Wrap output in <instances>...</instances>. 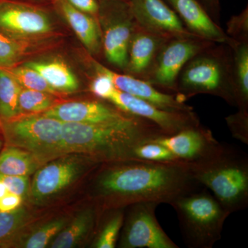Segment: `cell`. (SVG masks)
<instances>
[{
    "mask_svg": "<svg viewBox=\"0 0 248 248\" xmlns=\"http://www.w3.org/2000/svg\"><path fill=\"white\" fill-rule=\"evenodd\" d=\"M62 125L43 114H30L0 120V130L4 145L30 152L46 163L64 155Z\"/></svg>",
    "mask_w": 248,
    "mask_h": 248,
    "instance_id": "6",
    "label": "cell"
},
{
    "mask_svg": "<svg viewBox=\"0 0 248 248\" xmlns=\"http://www.w3.org/2000/svg\"><path fill=\"white\" fill-rule=\"evenodd\" d=\"M99 164L91 156L76 153L63 155L50 160L34 173L26 202L34 205H46Z\"/></svg>",
    "mask_w": 248,
    "mask_h": 248,
    "instance_id": "7",
    "label": "cell"
},
{
    "mask_svg": "<svg viewBox=\"0 0 248 248\" xmlns=\"http://www.w3.org/2000/svg\"><path fill=\"white\" fill-rule=\"evenodd\" d=\"M99 22L103 25L102 50L106 59L112 66L125 71L135 26L128 0H102Z\"/></svg>",
    "mask_w": 248,
    "mask_h": 248,
    "instance_id": "8",
    "label": "cell"
},
{
    "mask_svg": "<svg viewBox=\"0 0 248 248\" xmlns=\"http://www.w3.org/2000/svg\"><path fill=\"white\" fill-rule=\"evenodd\" d=\"M35 219L32 212L22 205L13 211L0 212V248H16L21 236Z\"/></svg>",
    "mask_w": 248,
    "mask_h": 248,
    "instance_id": "23",
    "label": "cell"
},
{
    "mask_svg": "<svg viewBox=\"0 0 248 248\" xmlns=\"http://www.w3.org/2000/svg\"><path fill=\"white\" fill-rule=\"evenodd\" d=\"M96 76L90 85V91L96 97L107 100L116 89L112 80L107 75L95 72Z\"/></svg>",
    "mask_w": 248,
    "mask_h": 248,
    "instance_id": "35",
    "label": "cell"
},
{
    "mask_svg": "<svg viewBox=\"0 0 248 248\" xmlns=\"http://www.w3.org/2000/svg\"><path fill=\"white\" fill-rule=\"evenodd\" d=\"M175 210L184 243L190 248H213L221 238L230 213L200 185L170 203Z\"/></svg>",
    "mask_w": 248,
    "mask_h": 248,
    "instance_id": "5",
    "label": "cell"
},
{
    "mask_svg": "<svg viewBox=\"0 0 248 248\" xmlns=\"http://www.w3.org/2000/svg\"><path fill=\"white\" fill-rule=\"evenodd\" d=\"M153 141L166 147L178 159L187 163L196 162L207 157L221 144L215 138L211 130L204 128L201 124Z\"/></svg>",
    "mask_w": 248,
    "mask_h": 248,
    "instance_id": "14",
    "label": "cell"
},
{
    "mask_svg": "<svg viewBox=\"0 0 248 248\" xmlns=\"http://www.w3.org/2000/svg\"><path fill=\"white\" fill-rule=\"evenodd\" d=\"M29 42L17 40L0 32V68L17 66L29 50Z\"/></svg>",
    "mask_w": 248,
    "mask_h": 248,
    "instance_id": "29",
    "label": "cell"
},
{
    "mask_svg": "<svg viewBox=\"0 0 248 248\" xmlns=\"http://www.w3.org/2000/svg\"><path fill=\"white\" fill-rule=\"evenodd\" d=\"M192 177L208 189L230 215L248 206V156L221 144L207 157L189 163Z\"/></svg>",
    "mask_w": 248,
    "mask_h": 248,
    "instance_id": "3",
    "label": "cell"
},
{
    "mask_svg": "<svg viewBox=\"0 0 248 248\" xmlns=\"http://www.w3.org/2000/svg\"><path fill=\"white\" fill-rule=\"evenodd\" d=\"M75 9L91 15L99 20L102 0H65Z\"/></svg>",
    "mask_w": 248,
    "mask_h": 248,
    "instance_id": "36",
    "label": "cell"
},
{
    "mask_svg": "<svg viewBox=\"0 0 248 248\" xmlns=\"http://www.w3.org/2000/svg\"><path fill=\"white\" fill-rule=\"evenodd\" d=\"M43 115L62 123L97 124L125 118L132 115L118 108L97 100L58 103Z\"/></svg>",
    "mask_w": 248,
    "mask_h": 248,
    "instance_id": "16",
    "label": "cell"
},
{
    "mask_svg": "<svg viewBox=\"0 0 248 248\" xmlns=\"http://www.w3.org/2000/svg\"><path fill=\"white\" fill-rule=\"evenodd\" d=\"M21 88L7 69L0 68V120L21 115L18 102Z\"/></svg>",
    "mask_w": 248,
    "mask_h": 248,
    "instance_id": "27",
    "label": "cell"
},
{
    "mask_svg": "<svg viewBox=\"0 0 248 248\" xmlns=\"http://www.w3.org/2000/svg\"><path fill=\"white\" fill-rule=\"evenodd\" d=\"M168 40L139 27L135 23L129 44L128 75L144 79L154 63L156 55Z\"/></svg>",
    "mask_w": 248,
    "mask_h": 248,
    "instance_id": "18",
    "label": "cell"
},
{
    "mask_svg": "<svg viewBox=\"0 0 248 248\" xmlns=\"http://www.w3.org/2000/svg\"><path fill=\"white\" fill-rule=\"evenodd\" d=\"M177 14L187 30L204 40L228 44L230 38L198 0H164Z\"/></svg>",
    "mask_w": 248,
    "mask_h": 248,
    "instance_id": "17",
    "label": "cell"
},
{
    "mask_svg": "<svg viewBox=\"0 0 248 248\" xmlns=\"http://www.w3.org/2000/svg\"><path fill=\"white\" fill-rule=\"evenodd\" d=\"M14 1H22V2L30 3V4L42 5L44 3L53 2V0H14Z\"/></svg>",
    "mask_w": 248,
    "mask_h": 248,
    "instance_id": "39",
    "label": "cell"
},
{
    "mask_svg": "<svg viewBox=\"0 0 248 248\" xmlns=\"http://www.w3.org/2000/svg\"><path fill=\"white\" fill-rule=\"evenodd\" d=\"M23 65L38 72L58 93L70 94L79 88V81L71 68L60 60L31 61Z\"/></svg>",
    "mask_w": 248,
    "mask_h": 248,
    "instance_id": "21",
    "label": "cell"
},
{
    "mask_svg": "<svg viewBox=\"0 0 248 248\" xmlns=\"http://www.w3.org/2000/svg\"><path fill=\"white\" fill-rule=\"evenodd\" d=\"M52 5L64 18L89 53L93 55L100 53L102 32L97 18L75 9L65 0H53Z\"/></svg>",
    "mask_w": 248,
    "mask_h": 248,
    "instance_id": "19",
    "label": "cell"
},
{
    "mask_svg": "<svg viewBox=\"0 0 248 248\" xmlns=\"http://www.w3.org/2000/svg\"><path fill=\"white\" fill-rule=\"evenodd\" d=\"M24 201L20 196L8 193L0 200V212L8 213L19 208Z\"/></svg>",
    "mask_w": 248,
    "mask_h": 248,
    "instance_id": "37",
    "label": "cell"
},
{
    "mask_svg": "<svg viewBox=\"0 0 248 248\" xmlns=\"http://www.w3.org/2000/svg\"><path fill=\"white\" fill-rule=\"evenodd\" d=\"M128 4L137 25L144 30L168 40L201 38L187 30L164 0H128Z\"/></svg>",
    "mask_w": 248,
    "mask_h": 248,
    "instance_id": "12",
    "label": "cell"
},
{
    "mask_svg": "<svg viewBox=\"0 0 248 248\" xmlns=\"http://www.w3.org/2000/svg\"><path fill=\"white\" fill-rule=\"evenodd\" d=\"M7 70L24 89L51 93L55 95L58 94L48 84L45 78L41 76L38 72L32 68L23 65V66H16Z\"/></svg>",
    "mask_w": 248,
    "mask_h": 248,
    "instance_id": "31",
    "label": "cell"
},
{
    "mask_svg": "<svg viewBox=\"0 0 248 248\" xmlns=\"http://www.w3.org/2000/svg\"><path fill=\"white\" fill-rule=\"evenodd\" d=\"M102 211L94 203L80 210L52 241L49 247L73 248L84 244L97 231Z\"/></svg>",
    "mask_w": 248,
    "mask_h": 248,
    "instance_id": "20",
    "label": "cell"
},
{
    "mask_svg": "<svg viewBox=\"0 0 248 248\" xmlns=\"http://www.w3.org/2000/svg\"><path fill=\"white\" fill-rule=\"evenodd\" d=\"M199 94L216 96L236 106L232 55L228 44H215L183 68L178 77L176 95L186 102Z\"/></svg>",
    "mask_w": 248,
    "mask_h": 248,
    "instance_id": "4",
    "label": "cell"
},
{
    "mask_svg": "<svg viewBox=\"0 0 248 248\" xmlns=\"http://www.w3.org/2000/svg\"><path fill=\"white\" fill-rule=\"evenodd\" d=\"M215 44L198 37L168 40L143 80L163 92L177 94L178 77L183 68L194 56Z\"/></svg>",
    "mask_w": 248,
    "mask_h": 248,
    "instance_id": "9",
    "label": "cell"
},
{
    "mask_svg": "<svg viewBox=\"0 0 248 248\" xmlns=\"http://www.w3.org/2000/svg\"><path fill=\"white\" fill-rule=\"evenodd\" d=\"M8 193H9V192L7 187H6L4 183L0 181V200L2 197H4V196L7 195Z\"/></svg>",
    "mask_w": 248,
    "mask_h": 248,
    "instance_id": "40",
    "label": "cell"
},
{
    "mask_svg": "<svg viewBox=\"0 0 248 248\" xmlns=\"http://www.w3.org/2000/svg\"><path fill=\"white\" fill-rule=\"evenodd\" d=\"M70 218L60 216L47 220L40 224L32 225L26 231L18 241L16 248H44L48 247L64 228Z\"/></svg>",
    "mask_w": 248,
    "mask_h": 248,
    "instance_id": "25",
    "label": "cell"
},
{
    "mask_svg": "<svg viewBox=\"0 0 248 248\" xmlns=\"http://www.w3.org/2000/svg\"><path fill=\"white\" fill-rule=\"evenodd\" d=\"M99 167L91 197L102 211L143 202L170 204L200 185L186 161L123 159L102 163Z\"/></svg>",
    "mask_w": 248,
    "mask_h": 248,
    "instance_id": "1",
    "label": "cell"
},
{
    "mask_svg": "<svg viewBox=\"0 0 248 248\" xmlns=\"http://www.w3.org/2000/svg\"><path fill=\"white\" fill-rule=\"evenodd\" d=\"M3 145H4V140H3V138L0 136V151H1V148H3Z\"/></svg>",
    "mask_w": 248,
    "mask_h": 248,
    "instance_id": "41",
    "label": "cell"
},
{
    "mask_svg": "<svg viewBox=\"0 0 248 248\" xmlns=\"http://www.w3.org/2000/svg\"><path fill=\"white\" fill-rule=\"evenodd\" d=\"M227 35L234 40H248V10L233 16L227 23Z\"/></svg>",
    "mask_w": 248,
    "mask_h": 248,
    "instance_id": "33",
    "label": "cell"
},
{
    "mask_svg": "<svg viewBox=\"0 0 248 248\" xmlns=\"http://www.w3.org/2000/svg\"><path fill=\"white\" fill-rule=\"evenodd\" d=\"M57 95L21 88L19 94V108L21 115L43 113L58 104Z\"/></svg>",
    "mask_w": 248,
    "mask_h": 248,
    "instance_id": "28",
    "label": "cell"
},
{
    "mask_svg": "<svg viewBox=\"0 0 248 248\" xmlns=\"http://www.w3.org/2000/svg\"><path fill=\"white\" fill-rule=\"evenodd\" d=\"M159 204L143 202L126 207L120 233L121 248H179L156 218Z\"/></svg>",
    "mask_w": 248,
    "mask_h": 248,
    "instance_id": "10",
    "label": "cell"
},
{
    "mask_svg": "<svg viewBox=\"0 0 248 248\" xmlns=\"http://www.w3.org/2000/svg\"><path fill=\"white\" fill-rule=\"evenodd\" d=\"M0 181L6 185L10 193L20 196L24 202L27 201L30 189L29 177L0 174Z\"/></svg>",
    "mask_w": 248,
    "mask_h": 248,
    "instance_id": "34",
    "label": "cell"
},
{
    "mask_svg": "<svg viewBox=\"0 0 248 248\" xmlns=\"http://www.w3.org/2000/svg\"><path fill=\"white\" fill-rule=\"evenodd\" d=\"M206 10L208 14L211 16L214 21L218 24L219 19L220 3L219 0H198Z\"/></svg>",
    "mask_w": 248,
    "mask_h": 248,
    "instance_id": "38",
    "label": "cell"
},
{
    "mask_svg": "<svg viewBox=\"0 0 248 248\" xmlns=\"http://www.w3.org/2000/svg\"><path fill=\"white\" fill-rule=\"evenodd\" d=\"M104 219L98 224L92 248H114L117 246L124 221L125 208L104 210Z\"/></svg>",
    "mask_w": 248,
    "mask_h": 248,
    "instance_id": "26",
    "label": "cell"
},
{
    "mask_svg": "<svg viewBox=\"0 0 248 248\" xmlns=\"http://www.w3.org/2000/svg\"><path fill=\"white\" fill-rule=\"evenodd\" d=\"M164 135L157 125L134 115L103 123L62 125L64 155H87L100 164L127 159L134 146Z\"/></svg>",
    "mask_w": 248,
    "mask_h": 248,
    "instance_id": "2",
    "label": "cell"
},
{
    "mask_svg": "<svg viewBox=\"0 0 248 248\" xmlns=\"http://www.w3.org/2000/svg\"><path fill=\"white\" fill-rule=\"evenodd\" d=\"M94 71L107 75L115 88L122 92L143 99L155 107L173 112H190L193 108L176 94L163 92L145 80L128 74H120L94 62Z\"/></svg>",
    "mask_w": 248,
    "mask_h": 248,
    "instance_id": "15",
    "label": "cell"
},
{
    "mask_svg": "<svg viewBox=\"0 0 248 248\" xmlns=\"http://www.w3.org/2000/svg\"><path fill=\"white\" fill-rule=\"evenodd\" d=\"M127 159L143 160L155 162H172L181 161L166 147L157 142H142L130 150Z\"/></svg>",
    "mask_w": 248,
    "mask_h": 248,
    "instance_id": "30",
    "label": "cell"
},
{
    "mask_svg": "<svg viewBox=\"0 0 248 248\" xmlns=\"http://www.w3.org/2000/svg\"><path fill=\"white\" fill-rule=\"evenodd\" d=\"M45 163L33 153L17 147L6 146L0 151V174L32 175Z\"/></svg>",
    "mask_w": 248,
    "mask_h": 248,
    "instance_id": "22",
    "label": "cell"
},
{
    "mask_svg": "<svg viewBox=\"0 0 248 248\" xmlns=\"http://www.w3.org/2000/svg\"><path fill=\"white\" fill-rule=\"evenodd\" d=\"M228 128L233 138L248 144V110L238 109L236 113L226 117Z\"/></svg>",
    "mask_w": 248,
    "mask_h": 248,
    "instance_id": "32",
    "label": "cell"
},
{
    "mask_svg": "<svg viewBox=\"0 0 248 248\" xmlns=\"http://www.w3.org/2000/svg\"><path fill=\"white\" fill-rule=\"evenodd\" d=\"M108 101L126 113L150 121L157 125L166 135H174L183 129L201 124L194 111L173 112L163 110L117 89Z\"/></svg>",
    "mask_w": 248,
    "mask_h": 248,
    "instance_id": "13",
    "label": "cell"
},
{
    "mask_svg": "<svg viewBox=\"0 0 248 248\" xmlns=\"http://www.w3.org/2000/svg\"><path fill=\"white\" fill-rule=\"evenodd\" d=\"M53 19L42 5L14 0H0V32L23 41L51 35Z\"/></svg>",
    "mask_w": 248,
    "mask_h": 248,
    "instance_id": "11",
    "label": "cell"
},
{
    "mask_svg": "<svg viewBox=\"0 0 248 248\" xmlns=\"http://www.w3.org/2000/svg\"><path fill=\"white\" fill-rule=\"evenodd\" d=\"M228 45L232 55L236 107L248 110V40L231 38Z\"/></svg>",
    "mask_w": 248,
    "mask_h": 248,
    "instance_id": "24",
    "label": "cell"
}]
</instances>
